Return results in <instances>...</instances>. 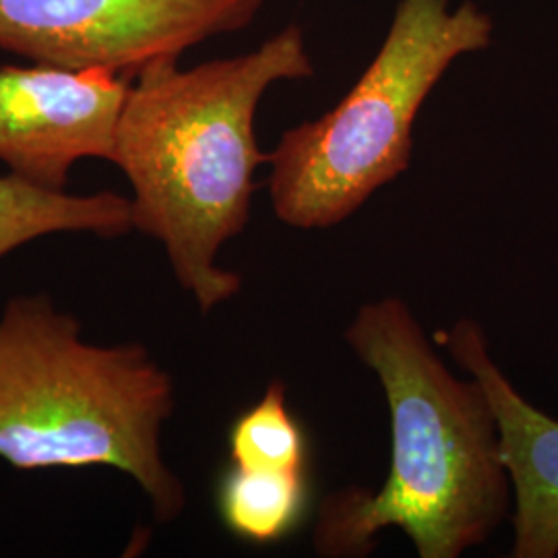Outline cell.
Returning a JSON list of instances; mask_svg holds the SVG:
<instances>
[{
  "mask_svg": "<svg viewBox=\"0 0 558 558\" xmlns=\"http://www.w3.org/2000/svg\"><path fill=\"white\" fill-rule=\"evenodd\" d=\"M313 75L304 29L290 23L246 54L191 69L161 60L131 81L110 161L131 184L133 230L160 242L205 315L242 288L218 257L248 226L255 174L269 161L255 133L260 100Z\"/></svg>",
  "mask_w": 558,
  "mask_h": 558,
  "instance_id": "obj_1",
  "label": "cell"
},
{
  "mask_svg": "<svg viewBox=\"0 0 558 558\" xmlns=\"http://www.w3.org/2000/svg\"><path fill=\"white\" fill-rule=\"evenodd\" d=\"M343 338L380 383L391 463L379 490L343 488L320 502V557H366L398 527L420 558H458L493 536L511 505L499 428L478 380L447 368L410 306L362 304Z\"/></svg>",
  "mask_w": 558,
  "mask_h": 558,
  "instance_id": "obj_2",
  "label": "cell"
},
{
  "mask_svg": "<svg viewBox=\"0 0 558 558\" xmlns=\"http://www.w3.org/2000/svg\"><path fill=\"white\" fill-rule=\"evenodd\" d=\"M172 375L141 343L100 345L46 294L0 313V459L20 472L112 468L133 480L158 521L186 507L166 463Z\"/></svg>",
  "mask_w": 558,
  "mask_h": 558,
  "instance_id": "obj_3",
  "label": "cell"
},
{
  "mask_svg": "<svg viewBox=\"0 0 558 558\" xmlns=\"http://www.w3.org/2000/svg\"><path fill=\"white\" fill-rule=\"evenodd\" d=\"M493 40L495 21L474 0H398L352 89L319 119L281 133L269 151L278 220L299 230L338 226L399 179L424 101L459 59L486 52Z\"/></svg>",
  "mask_w": 558,
  "mask_h": 558,
  "instance_id": "obj_4",
  "label": "cell"
},
{
  "mask_svg": "<svg viewBox=\"0 0 558 558\" xmlns=\"http://www.w3.org/2000/svg\"><path fill=\"white\" fill-rule=\"evenodd\" d=\"M267 0H0V48L133 81L209 38L236 34Z\"/></svg>",
  "mask_w": 558,
  "mask_h": 558,
  "instance_id": "obj_5",
  "label": "cell"
},
{
  "mask_svg": "<svg viewBox=\"0 0 558 558\" xmlns=\"http://www.w3.org/2000/svg\"><path fill=\"white\" fill-rule=\"evenodd\" d=\"M131 81L96 69H0V161L9 174L66 191L81 160L112 158Z\"/></svg>",
  "mask_w": 558,
  "mask_h": 558,
  "instance_id": "obj_6",
  "label": "cell"
},
{
  "mask_svg": "<svg viewBox=\"0 0 558 558\" xmlns=\"http://www.w3.org/2000/svg\"><path fill=\"white\" fill-rule=\"evenodd\" d=\"M459 368L478 380L499 428L500 458L515 497L513 557L558 555V420L539 412L495 364L476 320L459 319L437 333Z\"/></svg>",
  "mask_w": 558,
  "mask_h": 558,
  "instance_id": "obj_7",
  "label": "cell"
},
{
  "mask_svg": "<svg viewBox=\"0 0 558 558\" xmlns=\"http://www.w3.org/2000/svg\"><path fill=\"white\" fill-rule=\"evenodd\" d=\"M133 232L131 201L112 191L75 195L46 191L13 174L0 177V260L52 234H92L104 240Z\"/></svg>",
  "mask_w": 558,
  "mask_h": 558,
  "instance_id": "obj_8",
  "label": "cell"
},
{
  "mask_svg": "<svg viewBox=\"0 0 558 558\" xmlns=\"http://www.w3.org/2000/svg\"><path fill=\"white\" fill-rule=\"evenodd\" d=\"M306 470H253L230 463L216 505L223 525L251 544H276L299 530L308 511Z\"/></svg>",
  "mask_w": 558,
  "mask_h": 558,
  "instance_id": "obj_9",
  "label": "cell"
},
{
  "mask_svg": "<svg viewBox=\"0 0 558 558\" xmlns=\"http://www.w3.org/2000/svg\"><path fill=\"white\" fill-rule=\"evenodd\" d=\"M230 463L253 470H306V437L288 405L286 383L274 380L263 398L232 422Z\"/></svg>",
  "mask_w": 558,
  "mask_h": 558,
  "instance_id": "obj_10",
  "label": "cell"
}]
</instances>
